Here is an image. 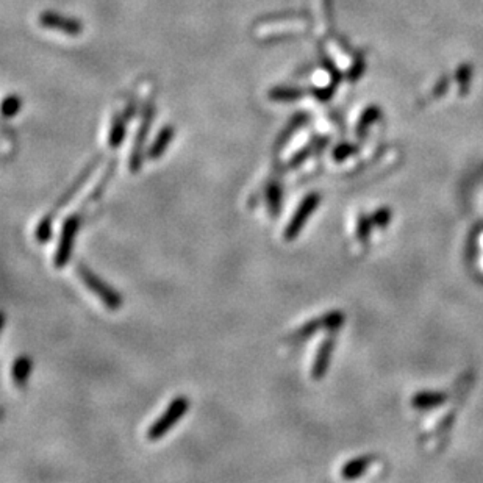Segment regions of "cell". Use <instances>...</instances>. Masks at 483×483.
<instances>
[{
  "label": "cell",
  "mask_w": 483,
  "mask_h": 483,
  "mask_svg": "<svg viewBox=\"0 0 483 483\" xmlns=\"http://www.w3.org/2000/svg\"><path fill=\"white\" fill-rule=\"evenodd\" d=\"M305 91L296 86H275L269 91V99L273 102H294L303 97Z\"/></svg>",
  "instance_id": "13"
},
{
  "label": "cell",
  "mask_w": 483,
  "mask_h": 483,
  "mask_svg": "<svg viewBox=\"0 0 483 483\" xmlns=\"http://www.w3.org/2000/svg\"><path fill=\"white\" fill-rule=\"evenodd\" d=\"M175 136V129L172 127V125H164V127L160 129L158 131L155 140L150 143L149 149L145 150V157L149 158V160L155 161V160H160V158L166 154V150L169 147V144L172 143Z\"/></svg>",
  "instance_id": "9"
},
{
  "label": "cell",
  "mask_w": 483,
  "mask_h": 483,
  "mask_svg": "<svg viewBox=\"0 0 483 483\" xmlns=\"http://www.w3.org/2000/svg\"><path fill=\"white\" fill-rule=\"evenodd\" d=\"M154 119H155V105H154V102H149L147 105H145V108L143 111L141 122H140V125H138L134 145H131L130 160H129V168L131 171V174H136V172H140L143 168L144 145H145V143H147V136L150 134Z\"/></svg>",
  "instance_id": "3"
},
{
  "label": "cell",
  "mask_w": 483,
  "mask_h": 483,
  "mask_svg": "<svg viewBox=\"0 0 483 483\" xmlns=\"http://www.w3.org/2000/svg\"><path fill=\"white\" fill-rule=\"evenodd\" d=\"M54 213H49L41 217V221L38 222V226L35 229V238L36 241H39L41 244L49 243L52 240V233H54V227H52V224H54Z\"/></svg>",
  "instance_id": "17"
},
{
  "label": "cell",
  "mask_w": 483,
  "mask_h": 483,
  "mask_svg": "<svg viewBox=\"0 0 483 483\" xmlns=\"http://www.w3.org/2000/svg\"><path fill=\"white\" fill-rule=\"evenodd\" d=\"M127 121L129 119L121 113H116L111 119V127L108 134V145L111 149H117L127 136Z\"/></svg>",
  "instance_id": "11"
},
{
  "label": "cell",
  "mask_w": 483,
  "mask_h": 483,
  "mask_svg": "<svg viewBox=\"0 0 483 483\" xmlns=\"http://www.w3.org/2000/svg\"><path fill=\"white\" fill-rule=\"evenodd\" d=\"M31 369H33V363L29 355H19L15 359L11 365V379L15 382V385L19 389H24L27 387L29 379H30V374H31Z\"/></svg>",
  "instance_id": "10"
},
{
  "label": "cell",
  "mask_w": 483,
  "mask_h": 483,
  "mask_svg": "<svg viewBox=\"0 0 483 483\" xmlns=\"http://www.w3.org/2000/svg\"><path fill=\"white\" fill-rule=\"evenodd\" d=\"M307 122H308V116L305 113H299V115H296L293 119H291L289 124L283 129V131H282L280 136H279V140H277V143H275L277 149H282L283 145L287 144L291 140V138H293V135L296 134L297 130L302 129V127H305Z\"/></svg>",
  "instance_id": "15"
},
{
  "label": "cell",
  "mask_w": 483,
  "mask_h": 483,
  "mask_svg": "<svg viewBox=\"0 0 483 483\" xmlns=\"http://www.w3.org/2000/svg\"><path fill=\"white\" fill-rule=\"evenodd\" d=\"M355 154V147H352L350 144H341L333 150V160L335 161H343L346 160L347 157Z\"/></svg>",
  "instance_id": "21"
},
{
  "label": "cell",
  "mask_w": 483,
  "mask_h": 483,
  "mask_svg": "<svg viewBox=\"0 0 483 483\" xmlns=\"http://www.w3.org/2000/svg\"><path fill=\"white\" fill-rule=\"evenodd\" d=\"M335 349V336L330 335L326 336L319 344V347L316 350L315 361L312 365V379L321 380L324 375L327 374V369L330 366V360H332V354Z\"/></svg>",
  "instance_id": "8"
},
{
  "label": "cell",
  "mask_w": 483,
  "mask_h": 483,
  "mask_svg": "<svg viewBox=\"0 0 483 483\" xmlns=\"http://www.w3.org/2000/svg\"><path fill=\"white\" fill-rule=\"evenodd\" d=\"M370 226H373V221H370V216H366L360 213L356 217V226H355V236L361 244H368L370 238Z\"/></svg>",
  "instance_id": "18"
},
{
  "label": "cell",
  "mask_w": 483,
  "mask_h": 483,
  "mask_svg": "<svg viewBox=\"0 0 483 483\" xmlns=\"http://www.w3.org/2000/svg\"><path fill=\"white\" fill-rule=\"evenodd\" d=\"M80 215H71L64 219L62 226V233H59V240L57 244V250L54 255V264L55 268L62 269L69 263L72 257V249H74V241L77 238V231L80 229Z\"/></svg>",
  "instance_id": "5"
},
{
  "label": "cell",
  "mask_w": 483,
  "mask_h": 483,
  "mask_svg": "<svg viewBox=\"0 0 483 483\" xmlns=\"http://www.w3.org/2000/svg\"><path fill=\"white\" fill-rule=\"evenodd\" d=\"M116 166H117V160H113V161H110V163H108V166L105 168L102 177L99 178L97 185H96L94 188H92V191L89 193V197H88V199H86V202H94V201L101 199L102 194L105 193V189H107V187H108L110 180H111V178H113V175H115Z\"/></svg>",
  "instance_id": "14"
},
{
  "label": "cell",
  "mask_w": 483,
  "mask_h": 483,
  "mask_svg": "<svg viewBox=\"0 0 483 483\" xmlns=\"http://www.w3.org/2000/svg\"><path fill=\"white\" fill-rule=\"evenodd\" d=\"M312 152H313V147H312V144H307V147H303L301 150H297L296 154L289 158V161L287 166L289 169H296V168H299L301 164H303L307 161V158H310V155H312Z\"/></svg>",
  "instance_id": "20"
},
{
  "label": "cell",
  "mask_w": 483,
  "mask_h": 483,
  "mask_svg": "<svg viewBox=\"0 0 483 483\" xmlns=\"http://www.w3.org/2000/svg\"><path fill=\"white\" fill-rule=\"evenodd\" d=\"M102 157H103L102 154H101V155H96L94 158H92L89 164H86V166L83 168V171L80 172V174H78V177L74 180V183H72L71 187H69L68 189H66L64 193L62 194V197H59L58 202L55 203V208H54V211H52V213L55 215L58 210H62V208L66 207V205H68L72 199H74L78 191H80V189L85 187V183L89 180V177L92 175V172H94V171L97 169L99 164H101Z\"/></svg>",
  "instance_id": "7"
},
{
  "label": "cell",
  "mask_w": 483,
  "mask_h": 483,
  "mask_svg": "<svg viewBox=\"0 0 483 483\" xmlns=\"http://www.w3.org/2000/svg\"><path fill=\"white\" fill-rule=\"evenodd\" d=\"M77 274L80 277L82 283L88 288L92 294H94L99 301H101L110 312H117L122 307V297L117 293L115 288H111L110 284L105 283L101 277L96 275L92 271L85 266V264H77Z\"/></svg>",
  "instance_id": "1"
},
{
  "label": "cell",
  "mask_w": 483,
  "mask_h": 483,
  "mask_svg": "<svg viewBox=\"0 0 483 483\" xmlns=\"http://www.w3.org/2000/svg\"><path fill=\"white\" fill-rule=\"evenodd\" d=\"M22 108V101L16 94H10L2 102V115L5 119L15 117Z\"/></svg>",
  "instance_id": "19"
},
{
  "label": "cell",
  "mask_w": 483,
  "mask_h": 483,
  "mask_svg": "<svg viewBox=\"0 0 483 483\" xmlns=\"http://www.w3.org/2000/svg\"><path fill=\"white\" fill-rule=\"evenodd\" d=\"M266 202L269 215L273 217H277L280 215L282 210V188L277 182H273L268 185L266 188Z\"/></svg>",
  "instance_id": "16"
},
{
  "label": "cell",
  "mask_w": 483,
  "mask_h": 483,
  "mask_svg": "<svg viewBox=\"0 0 483 483\" xmlns=\"http://www.w3.org/2000/svg\"><path fill=\"white\" fill-rule=\"evenodd\" d=\"M321 203V194L319 193H310L303 197L302 202L297 205L296 211L291 216L289 222L287 224V227L283 230V240L284 241H294L297 236L301 235V231L305 227V224L308 221V217L312 216L316 208L319 207Z\"/></svg>",
  "instance_id": "4"
},
{
  "label": "cell",
  "mask_w": 483,
  "mask_h": 483,
  "mask_svg": "<svg viewBox=\"0 0 483 483\" xmlns=\"http://www.w3.org/2000/svg\"><path fill=\"white\" fill-rule=\"evenodd\" d=\"M189 410V401L185 396H177L175 399L169 402V405L164 410V413L158 416L154 424L147 428L149 441H158L161 440L164 435H168L169 430L174 427L178 421H180L187 412Z\"/></svg>",
  "instance_id": "2"
},
{
  "label": "cell",
  "mask_w": 483,
  "mask_h": 483,
  "mask_svg": "<svg viewBox=\"0 0 483 483\" xmlns=\"http://www.w3.org/2000/svg\"><path fill=\"white\" fill-rule=\"evenodd\" d=\"M38 22L45 30H55L66 36H78L83 31V24L78 19L59 15L55 11H44L39 15Z\"/></svg>",
  "instance_id": "6"
},
{
  "label": "cell",
  "mask_w": 483,
  "mask_h": 483,
  "mask_svg": "<svg viewBox=\"0 0 483 483\" xmlns=\"http://www.w3.org/2000/svg\"><path fill=\"white\" fill-rule=\"evenodd\" d=\"M370 463H373V459H370V456H359V459H354L347 463H344L341 468V477L344 480L359 479L368 471Z\"/></svg>",
  "instance_id": "12"
}]
</instances>
